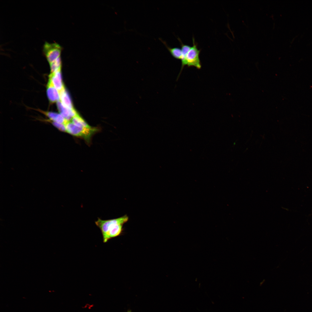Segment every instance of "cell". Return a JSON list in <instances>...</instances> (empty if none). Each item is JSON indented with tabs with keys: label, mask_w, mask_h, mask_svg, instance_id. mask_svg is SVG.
<instances>
[{
	"label": "cell",
	"mask_w": 312,
	"mask_h": 312,
	"mask_svg": "<svg viewBox=\"0 0 312 312\" xmlns=\"http://www.w3.org/2000/svg\"><path fill=\"white\" fill-rule=\"evenodd\" d=\"M49 64L51 73H54L58 70H61V61L60 56L57 58L55 61Z\"/></svg>",
	"instance_id": "13"
},
{
	"label": "cell",
	"mask_w": 312,
	"mask_h": 312,
	"mask_svg": "<svg viewBox=\"0 0 312 312\" xmlns=\"http://www.w3.org/2000/svg\"><path fill=\"white\" fill-rule=\"evenodd\" d=\"M159 39L165 45L171 55L174 58L177 59L181 60L182 57V51L181 48L178 47H170L168 46L165 41L160 38H159Z\"/></svg>",
	"instance_id": "10"
},
{
	"label": "cell",
	"mask_w": 312,
	"mask_h": 312,
	"mask_svg": "<svg viewBox=\"0 0 312 312\" xmlns=\"http://www.w3.org/2000/svg\"><path fill=\"white\" fill-rule=\"evenodd\" d=\"M60 100L63 105L69 109H73L70 96L65 89L60 92Z\"/></svg>",
	"instance_id": "8"
},
{
	"label": "cell",
	"mask_w": 312,
	"mask_h": 312,
	"mask_svg": "<svg viewBox=\"0 0 312 312\" xmlns=\"http://www.w3.org/2000/svg\"><path fill=\"white\" fill-rule=\"evenodd\" d=\"M71 121L73 123L78 127L87 128L92 127L88 125L78 114L72 118Z\"/></svg>",
	"instance_id": "11"
},
{
	"label": "cell",
	"mask_w": 312,
	"mask_h": 312,
	"mask_svg": "<svg viewBox=\"0 0 312 312\" xmlns=\"http://www.w3.org/2000/svg\"><path fill=\"white\" fill-rule=\"evenodd\" d=\"M49 81L51 82L59 93L65 89L62 81L61 70L51 73L49 76Z\"/></svg>",
	"instance_id": "5"
},
{
	"label": "cell",
	"mask_w": 312,
	"mask_h": 312,
	"mask_svg": "<svg viewBox=\"0 0 312 312\" xmlns=\"http://www.w3.org/2000/svg\"><path fill=\"white\" fill-rule=\"evenodd\" d=\"M127 312H132L131 310H128Z\"/></svg>",
	"instance_id": "15"
},
{
	"label": "cell",
	"mask_w": 312,
	"mask_h": 312,
	"mask_svg": "<svg viewBox=\"0 0 312 312\" xmlns=\"http://www.w3.org/2000/svg\"><path fill=\"white\" fill-rule=\"evenodd\" d=\"M66 132L75 136L83 138L88 143H90L93 135L98 131L99 129L97 127L87 128L77 126L70 121L65 124Z\"/></svg>",
	"instance_id": "2"
},
{
	"label": "cell",
	"mask_w": 312,
	"mask_h": 312,
	"mask_svg": "<svg viewBox=\"0 0 312 312\" xmlns=\"http://www.w3.org/2000/svg\"><path fill=\"white\" fill-rule=\"evenodd\" d=\"M57 105L60 114L67 121H70L75 115L76 112L74 108L71 109L67 108L63 105L60 101L57 102Z\"/></svg>",
	"instance_id": "6"
},
{
	"label": "cell",
	"mask_w": 312,
	"mask_h": 312,
	"mask_svg": "<svg viewBox=\"0 0 312 312\" xmlns=\"http://www.w3.org/2000/svg\"><path fill=\"white\" fill-rule=\"evenodd\" d=\"M61 50V47L56 42H45L43 46V53L49 64L60 56Z\"/></svg>",
	"instance_id": "4"
},
{
	"label": "cell",
	"mask_w": 312,
	"mask_h": 312,
	"mask_svg": "<svg viewBox=\"0 0 312 312\" xmlns=\"http://www.w3.org/2000/svg\"><path fill=\"white\" fill-rule=\"evenodd\" d=\"M47 92L49 99L51 102L54 103L60 100L59 91L49 81L47 85Z\"/></svg>",
	"instance_id": "7"
},
{
	"label": "cell",
	"mask_w": 312,
	"mask_h": 312,
	"mask_svg": "<svg viewBox=\"0 0 312 312\" xmlns=\"http://www.w3.org/2000/svg\"><path fill=\"white\" fill-rule=\"evenodd\" d=\"M128 219V217L127 215L106 220L98 218L95 223L101 231L103 242L106 243L110 239L119 235L122 231L123 224Z\"/></svg>",
	"instance_id": "1"
},
{
	"label": "cell",
	"mask_w": 312,
	"mask_h": 312,
	"mask_svg": "<svg viewBox=\"0 0 312 312\" xmlns=\"http://www.w3.org/2000/svg\"><path fill=\"white\" fill-rule=\"evenodd\" d=\"M51 122L60 131L64 132H66V126L65 124L51 121Z\"/></svg>",
	"instance_id": "14"
},
{
	"label": "cell",
	"mask_w": 312,
	"mask_h": 312,
	"mask_svg": "<svg viewBox=\"0 0 312 312\" xmlns=\"http://www.w3.org/2000/svg\"><path fill=\"white\" fill-rule=\"evenodd\" d=\"M42 113L47 116L51 122L65 124L67 121L60 114L51 112L43 111Z\"/></svg>",
	"instance_id": "9"
},
{
	"label": "cell",
	"mask_w": 312,
	"mask_h": 312,
	"mask_svg": "<svg viewBox=\"0 0 312 312\" xmlns=\"http://www.w3.org/2000/svg\"><path fill=\"white\" fill-rule=\"evenodd\" d=\"M193 46L191 47L187 54L183 63L181 64V70L177 79L179 77L184 66L187 65L188 67L194 66L198 69H200L201 64L199 58L201 49H198L197 44L195 42L194 38H192Z\"/></svg>",
	"instance_id": "3"
},
{
	"label": "cell",
	"mask_w": 312,
	"mask_h": 312,
	"mask_svg": "<svg viewBox=\"0 0 312 312\" xmlns=\"http://www.w3.org/2000/svg\"><path fill=\"white\" fill-rule=\"evenodd\" d=\"M178 39L180 42L181 47V49L182 51V57L181 60V64H182L184 62L186 55L189 51L191 47L188 45L184 44L179 38H178Z\"/></svg>",
	"instance_id": "12"
}]
</instances>
